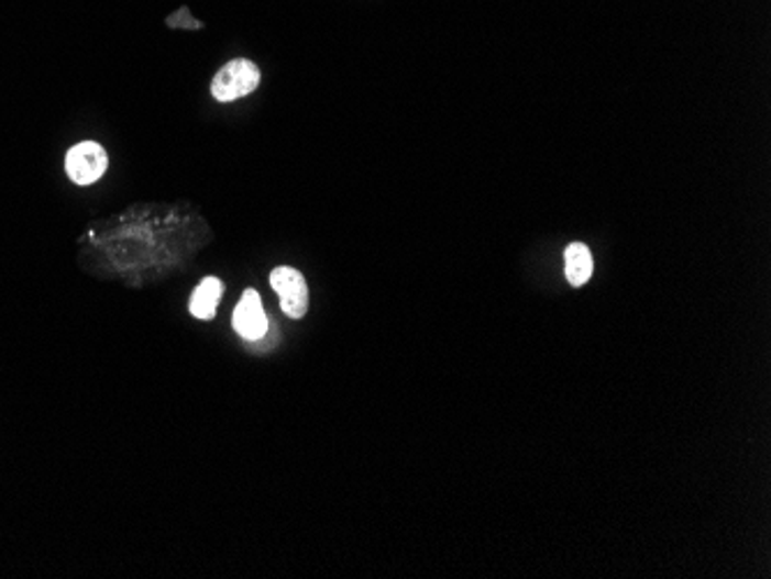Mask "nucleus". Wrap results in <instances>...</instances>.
<instances>
[{"instance_id": "obj_1", "label": "nucleus", "mask_w": 771, "mask_h": 579, "mask_svg": "<svg viewBox=\"0 0 771 579\" xmlns=\"http://www.w3.org/2000/svg\"><path fill=\"white\" fill-rule=\"evenodd\" d=\"M262 83V73L252 60L247 58H233L229 60L220 73L210 81V92L218 102H233L241 100L250 92H254Z\"/></svg>"}, {"instance_id": "obj_2", "label": "nucleus", "mask_w": 771, "mask_h": 579, "mask_svg": "<svg viewBox=\"0 0 771 579\" xmlns=\"http://www.w3.org/2000/svg\"><path fill=\"white\" fill-rule=\"evenodd\" d=\"M109 169V155L98 142H81L65 155L67 178L75 185L98 182Z\"/></svg>"}, {"instance_id": "obj_3", "label": "nucleus", "mask_w": 771, "mask_h": 579, "mask_svg": "<svg viewBox=\"0 0 771 579\" xmlns=\"http://www.w3.org/2000/svg\"><path fill=\"white\" fill-rule=\"evenodd\" d=\"M271 287L279 296V305L283 312L291 319H302L310 305V291L308 282L300 270L291 266H279L271 272Z\"/></svg>"}, {"instance_id": "obj_4", "label": "nucleus", "mask_w": 771, "mask_h": 579, "mask_svg": "<svg viewBox=\"0 0 771 579\" xmlns=\"http://www.w3.org/2000/svg\"><path fill=\"white\" fill-rule=\"evenodd\" d=\"M268 329H271V321L264 312L262 296L254 289H247L236 310H233V331H236L245 342H260L266 337Z\"/></svg>"}, {"instance_id": "obj_5", "label": "nucleus", "mask_w": 771, "mask_h": 579, "mask_svg": "<svg viewBox=\"0 0 771 579\" xmlns=\"http://www.w3.org/2000/svg\"><path fill=\"white\" fill-rule=\"evenodd\" d=\"M222 293H224L222 280H218V277H203V280L199 282V287L192 291V298H190L192 316L201 319V321L213 319L216 312H218Z\"/></svg>"}, {"instance_id": "obj_6", "label": "nucleus", "mask_w": 771, "mask_h": 579, "mask_svg": "<svg viewBox=\"0 0 771 579\" xmlns=\"http://www.w3.org/2000/svg\"><path fill=\"white\" fill-rule=\"evenodd\" d=\"M564 266H566V280L571 282V287L587 285L594 272V259L590 247L584 243H571L564 252Z\"/></svg>"}]
</instances>
